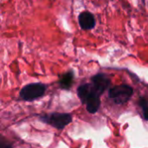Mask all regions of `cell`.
Returning <instances> with one entry per match:
<instances>
[{
  "label": "cell",
  "instance_id": "7a4b0ae2",
  "mask_svg": "<svg viewBox=\"0 0 148 148\" xmlns=\"http://www.w3.org/2000/svg\"><path fill=\"white\" fill-rule=\"evenodd\" d=\"M134 94V88L128 85L122 84L110 88L108 92L109 98L114 101L117 105L127 103Z\"/></svg>",
  "mask_w": 148,
  "mask_h": 148
},
{
  "label": "cell",
  "instance_id": "6da1fadb",
  "mask_svg": "<svg viewBox=\"0 0 148 148\" xmlns=\"http://www.w3.org/2000/svg\"><path fill=\"white\" fill-rule=\"evenodd\" d=\"M77 95L82 103L86 104V108L88 113H97L101 106V99L100 95L93 89L91 83L81 85L77 89Z\"/></svg>",
  "mask_w": 148,
  "mask_h": 148
},
{
  "label": "cell",
  "instance_id": "3957f363",
  "mask_svg": "<svg viewBox=\"0 0 148 148\" xmlns=\"http://www.w3.org/2000/svg\"><path fill=\"white\" fill-rule=\"evenodd\" d=\"M41 121L56 129L62 130L66 126L72 122V115L70 114L52 113L49 114L42 115L41 117Z\"/></svg>",
  "mask_w": 148,
  "mask_h": 148
},
{
  "label": "cell",
  "instance_id": "5b68a950",
  "mask_svg": "<svg viewBox=\"0 0 148 148\" xmlns=\"http://www.w3.org/2000/svg\"><path fill=\"white\" fill-rule=\"evenodd\" d=\"M91 85L97 95H102L110 85V79L104 74L99 73L91 78Z\"/></svg>",
  "mask_w": 148,
  "mask_h": 148
},
{
  "label": "cell",
  "instance_id": "8992f818",
  "mask_svg": "<svg viewBox=\"0 0 148 148\" xmlns=\"http://www.w3.org/2000/svg\"><path fill=\"white\" fill-rule=\"evenodd\" d=\"M78 21L81 28L83 29H91L96 23L95 16L88 11L82 12L78 16Z\"/></svg>",
  "mask_w": 148,
  "mask_h": 148
},
{
  "label": "cell",
  "instance_id": "9c48e42d",
  "mask_svg": "<svg viewBox=\"0 0 148 148\" xmlns=\"http://www.w3.org/2000/svg\"><path fill=\"white\" fill-rule=\"evenodd\" d=\"M0 148H12V147L7 142H4L3 140H2L0 142Z\"/></svg>",
  "mask_w": 148,
  "mask_h": 148
},
{
  "label": "cell",
  "instance_id": "52a82bcc",
  "mask_svg": "<svg viewBox=\"0 0 148 148\" xmlns=\"http://www.w3.org/2000/svg\"><path fill=\"white\" fill-rule=\"evenodd\" d=\"M74 77H75V75H74V72L72 70L62 75L60 78V81H59L60 87L63 89H69L73 84Z\"/></svg>",
  "mask_w": 148,
  "mask_h": 148
},
{
  "label": "cell",
  "instance_id": "277c9868",
  "mask_svg": "<svg viewBox=\"0 0 148 148\" xmlns=\"http://www.w3.org/2000/svg\"><path fill=\"white\" fill-rule=\"evenodd\" d=\"M46 86L42 83H30L23 87L20 91V98L25 101H32L43 96Z\"/></svg>",
  "mask_w": 148,
  "mask_h": 148
},
{
  "label": "cell",
  "instance_id": "ba28073f",
  "mask_svg": "<svg viewBox=\"0 0 148 148\" xmlns=\"http://www.w3.org/2000/svg\"><path fill=\"white\" fill-rule=\"evenodd\" d=\"M139 105L140 106L143 113V117L146 121H148V102L144 98H140L139 101Z\"/></svg>",
  "mask_w": 148,
  "mask_h": 148
}]
</instances>
